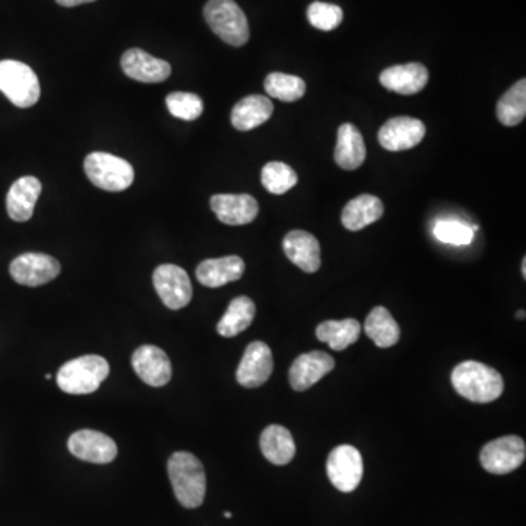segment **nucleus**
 <instances>
[{"instance_id": "f257e3e1", "label": "nucleus", "mask_w": 526, "mask_h": 526, "mask_svg": "<svg viewBox=\"0 0 526 526\" xmlns=\"http://www.w3.org/2000/svg\"><path fill=\"white\" fill-rule=\"evenodd\" d=\"M452 385L462 398L477 404L496 401L505 391V382L497 370L472 360L453 369Z\"/></svg>"}, {"instance_id": "f03ea898", "label": "nucleus", "mask_w": 526, "mask_h": 526, "mask_svg": "<svg viewBox=\"0 0 526 526\" xmlns=\"http://www.w3.org/2000/svg\"><path fill=\"white\" fill-rule=\"evenodd\" d=\"M169 477L174 496L186 509H196L207 494L204 465L189 452H176L169 459Z\"/></svg>"}, {"instance_id": "7ed1b4c3", "label": "nucleus", "mask_w": 526, "mask_h": 526, "mask_svg": "<svg viewBox=\"0 0 526 526\" xmlns=\"http://www.w3.org/2000/svg\"><path fill=\"white\" fill-rule=\"evenodd\" d=\"M110 366L101 356H82L63 364L57 373L60 391L71 395H90L109 377Z\"/></svg>"}, {"instance_id": "20e7f679", "label": "nucleus", "mask_w": 526, "mask_h": 526, "mask_svg": "<svg viewBox=\"0 0 526 526\" xmlns=\"http://www.w3.org/2000/svg\"><path fill=\"white\" fill-rule=\"evenodd\" d=\"M205 21L224 43L245 46L250 38L245 12L234 0H209L204 8Z\"/></svg>"}, {"instance_id": "39448f33", "label": "nucleus", "mask_w": 526, "mask_h": 526, "mask_svg": "<svg viewBox=\"0 0 526 526\" xmlns=\"http://www.w3.org/2000/svg\"><path fill=\"white\" fill-rule=\"evenodd\" d=\"M0 91L19 109L33 107L40 100L41 87L36 72L18 60L0 62Z\"/></svg>"}, {"instance_id": "423d86ee", "label": "nucleus", "mask_w": 526, "mask_h": 526, "mask_svg": "<svg viewBox=\"0 0 526 526\" xmlns=\"http://www.w3.org/2000/svg\"><path fill=\"white\" fill-rule=\"evenodd\" d=\"M84 169L90 182L107 192H123L135 180L132 164L107 152H91L85 158Z\"/></svg>"}, {"instance_id": "0eeeda50", "label": "nucleus", "mask_w": 526, "mask_h": 526, "mask_svg": "<svg viewBox=\"0 0 526 526\" xmlns=\"http://www.w3.org/2000/svg\"><path fill=\"white\" fill-rule=\"evenodd\" d=\"M326 472L335 489L342 493H351L360 486L363 480V456L354 446H338L329 453Z\"/></svg>"}, {"instance_id": "6e6552de", "label": "nucleus", "mask_w": 526, "mask_h": 526, "mask_svg": "<svg viewBox=\"0 0 526 526\" xmlns=\"http://www.w3.org/2000/svg\"><path fill=\"white\" fill-rule=\"evenodd\" d=\"M526 458V445L519 436H505L487 443L480 453L484 470L494 475H505L518 470Z\"/></svg>"}, {"instance_id": "1a4fd4ad", "label": "nucleus", "mask_w": 526, "mask_h": 526, "mask_svg": "<svg viewBox=\"0 0 526 526\" xmlns=\"http://www.w3.org/2000/svg\"><path fill=\"white\" fill-rule=\"evenodd\" d=\"M152 282L164 306L171 310L183 309L192 300V282L188 272L180 266L171 263L158 266L152 275Z\"/></svg>"}, {"instance_id": "9d476101", "label": "nucleus", "mask_w": 526, "mask_h": 526, "mask_svg": "<svg viewBox=\"0 0 526 526\" xmlns=\"http://www.w3.org/2000/svg\"><path fill=\"white\" fill-rule=\"evenodd\" d=\"M60 263L53 256L44 253H24L11 263V277L27 287H40L59 277Z\"/></svg>"}, {"instance_id": "9b49d317", "label": "nucleus", "mask_w": 526, "mask_h": 526, "mask_svg": "<svg viewBox=\"0 0 526 526\" xmlns=\"http://www.w3.org/2000/svg\"><path fill=\"white\" fill-rule=\"evenodd\" d=\"M274 372V357L271 348L262 341H255L247 345L239 369H237V382L243 388H259L268 382Z\"/></svg>"}, {"instance_id": "f8f14e48", "label": "nucleus", "mask_w": 526, "mask_h": 526, "mask_svg": "<svg viewBox=\"0 0 526 526\" xmlns=\"http://www.w3.org/2000/svg\"><path fill=\"white\" fill-rule=\"evenodd\" d=\"M426 136V125L414 117L398 116L380 128L379 144L386 151L399 152L417 147Z\"/></svg>"}, {"instance_id": "ddd939ff", "label": "nucleus", "mask_w": 526, "mask_h": 526, "mask_svg": "<svg viewBox=\"0 0 526 526\" xmlns=\"http://www.w3.org/2000/svg\"><path fill=\"white\" fill-rule=\"evenodd\" d=\"M69 452L91 464H110L116 459L117 445L112 437L95 430H79L69 437Z\"/></svg>"}, {"instance_id": "4468645a", "label": "nucleus", "mask_w": 526, "mask_h": 526, "mask_svg": "<svg viewBox=\"0 0 526 526\" xmlns=\"http://www.w3.org/2000/svg\"><path fill=\"white\" fill-rule=\"evenodd\" d=\"M335 369L334 357L329 356L323 351H310V353L301 354L294 360L290 367L291 388L297 392H304L312 388L313 385L322 380L323 377Z\"/></svg>"}, {"instance_id": "2eb2a0df", "label": "nucleus", "mask_w": 526, "mask_h": 526, "mask_svg": "<svg viewBox=\"0 0 526 526\" xmlns=\"http://www.w3.org/2000/svg\"><path fill=\"white\" fill-rule=\"evenodd\" d=\"M132 367L142 382L161 388L171 380L173 369H171L170 358L161 348L155 345H142L133 353Z\"/></svg>"}, {"instance_id": "dca6fc26", "label": "nucleus", "mask_w": 526, "mask_h": 526, "mask_svg": "<svg viewBox=\"0 0 526 526\" xmlns=\"http://www.w3.org/2000/svg\"><path fill=\"white\" fill-rule=\"evenodd\" d=\"M211 209L218 220L227 226H246L255 221L259 214L258 201L246 193L214 195L211 198Z\"/></svg>"}, {"instance_id": "f3484780", "label": "nucleus", "mask_w": 526, "mask_h": 526, "mask_svg": "<svg viewBox=\"0 0 526 526\" xmlns=\"http://www.w3.org/2000/svg\"><path fill=\"white\" fill-rule=\"evenodd\" d=\"M123 72L133 81L158 84L171 75V66L166 60L157 59L141 49H129L120 60Z\"/></svg>"}, {"instance_id": "a211bd4d", "label": "nucleus", "mask_w": 526, "mask_h": 526, "mask_svg": "<svg viewBox=\"0 0 526 526\" xmlns=\"http://www.w3.org/2000/svg\"><path fill=\"white\" fill-rule=\"evenodd\" d=\"M379 81L392 93L414 95L426 87L429 82V71L421 63H405L385 69L380 74Z\"/></svg>"}, {"instance_id": "6ab92c4d", "label": "nucleus", "mask_w": 526, "mask_h": 526, "mask_svg": "<svg viewBox=\"0 0 526 526\" xmlns=\"http://www.w3.org/2000/svg\"><path fill=\"white\" fill-rule=\"evenodd\" d=\"M285 256L301 271L315 274L322 265L320 259V245L313 234L303 230H293L284 237L282 242Z\"/></svg>"}, {"instance_id": "aec40b11", "label": "nucleus", "mask_w": 526, "mask_h": 526, "mask_svg": "<svg viewBox=\"0 0 526 526\" xmlns=\"http://www.w3.org/2000/svg\"><path fill=\"white\" fill-rule=\"evenodd\" d=\"M41 195V182L34 176L18 179L6 196V209L11 220L25 223L31 220L38 198Z\"/></svg>"}, {"instance_id": "412c9836", "label": "nucleus", "mask_w": 526, "mask_h": 526, "mask_svg": "<svg viewBox=\"0 0 526 526\" xmlns=\"http://www.w3.org/2000/svg\"><path fill=\"white\" fill-rule=\"evenodd\" d=\"M246 265L240 256L207 259L196 268V278L208 288H220L228 282L239 281L245 274Z\"/></svg>"}, {"instance_id": "4be33fe9", "label": "nucleus", "mask_w": 526, "mask_h": 526, "mask_svg": "<svg viewBox=\"0 0 526 526\" xmlns=\"http://www.w3.org/2000/svg\"><path fill=\"white\" fill-rule=\"evenodd\" d=\"M274 114V104L265 95H249L240 100L231 112V123L237 131L247 132L268 122Z\"/></svg>"}, {"instance_id": "5701e85b", "label": "nucleus", "mask_w": 526, "mask_h": 526, "mask_svg": "<svg viewBox=\"0 0 526 526\" xmlns=\"http://www.w3.org/2000/svg\"><path fill=\"white\" fill-rule=\"evenodd\" d=\"M367 150L363 135L351 123H344L338 129L337 147H335V161L341 169L357 170L366 161Z\"/></svg>"}, {"instance_id": "b1692460", "label": "nucleus", "mask_w": 526, "mask_h": 526, "mask_svg": "<svg viewBox=\"0 0 526 526\" xmlns=\"http://www.w3.org/2000/svg\"><path fill=\"white\" fill-rule=\"evenodd\" d=\"M383 204L373 195H360L351 199L342 209V226L350 231H360L375 224L383 217Z\"/></svg>"}, {"instance_id": "393cba45", "label": "nucleus", "mask_w": 526, "mask_h": 526, "mask_svg": "<svg viewBox=\"0 0 526 526\" xmlns=\"http://www.w3.org/2000/svg\"><path fill=\"white\" fill-rule=\"evenodd\" d=\"M261 451L271 464L282 467V465L290 464L296 456V443H294L290 430L278 424H272L262 432Z\"/></svg>"}, {"instance_id": "a878e982", "label": "nucleus", "mask_w": 526, "mask_h": 526, "mask_svg": "<svg viewBox=\"0 0 526 526\" xmlns=\"http://www.w3.org/2000/svg\"><path fill=\"white\" fill-rule=\"evenodd\" d=\"M256 315V306L246 296L236 297L228 306L227 312L217 325V332L224 338H233L245 332Z\"/></svg>"}, {"instance_id": "bb28decb", "label": "nucleus", "mask_w": 526, "mask_h": 526, "mask_svg": "<svg viewBox=\"0 0 526 526\" xmlns=\"http://www.w3.org/2000/svg\"><path fill=\"white\" fill-rule=\"evenodd\" d=\"M361 334V325L356 319L326 320L316 328V337L334 351H344L356 344Z\"/></svg>"}, {"instance_id": "cd10ccee", "label": "nucleus", "mask_w": 526, "mask_h": 526, "mask_svg": "<svg viewBox=\"0 0 526 526\" xmlns=\"http://www.w3.org/2000/svg\"><path fill=\"white\" fill-rule=\"evenodd\" d=\"M364 332L379 348H391L398 344L401 329L386 307L377 306L367 316Z\"/></svg>"}, {"instance_id": "c85d7f7f", "label": "nucleus", "mask_w": 526, "mask_h": 526, "mask_svg": "<svg viewBox=\"0 0 526 526\" xmlns=\"http://www.w3.org/2000/svg\"><path fill=\"white\" fill-rule=\"evenodd\" d=\"M497 119L503 126L521 125L526 116V79L522 78L500 98L496 107Z\"/></svg>"}, {"instance_id": "c756f323", "label": "nucleus", "mask_w": 526, "mask_h": 526, "mask_svg": "<svg viewBox=\"0 0 526 526\" xmlns=\"http://www.w3.org/2000/svg\"><path fill=\"white\" fill-rule=\"evenodd\" d=\"M265 91L269 97L277 98L284 103H294L306 94V82L299 76L272 72L266 76Z\"/></svg>"}, {"instance_id": "7c9ffc66", "label": "nucleus", "mask_w": 526, "mask_h": 526, "mask_svg": "<svg viewBox=\"0 0 526 526\" xmlns=\"http://www.w3.org/2000/svg\"><path fill=\"white\" fill-rule=\"evenodd\" d=\"M261 180L263 188L272 195H284L299 182L296 171L281 161H271L262 169Z\"/></svg>"}, {"instance_id": "2f4dec72", "label": "nucleus", "mask_w": 526, "mask_h": 526, "mask_svg": "<svg viewBox=\"0 0 526 526\" xmlns=\"http://www.w3.org/2000/svg\"><path fill=\"white\" fill-rule=\"evenodd\" d=\"M166 104L171 116L186 122H192L204 113V101L193 93H182V91L171 93L167 95Z\"/></svg>"}, {"instance_id": "473e14b6", "label": "nucleus", "mask_w": 526, "mask_h": 526, "mask_svg": "<svg viewBox=\"0 0 526 526\" xmlns=\"http://www.w3.org/2000/svg\"><path fill=\"white\" fill-rule=\"evenodd\" d=\"M434 237L445 245L468 246L474 240V230L455 220H443L434 226Z\"/></svg>"}, {"instance_id": "72a5a7b5", "label": "nucleus", "mask_w": 526, "mask_h": 526, "mask_svg": "<svg viewBox=\"0 0 526 526\" xmlns=\"http://www.w3.org/2000/svg\"><path fill=\"white\" fill-rule=\"evenodd\" d=\"M307 19L320 31H334L341 25L344 12L338 5L326 2H313L307 8Z\"/></svg>"}, {"instance_id": "f704fd0d", "label": "nucleus", "mask_w": 526, "mask_h": 526, "mask_svg": "<svg viewBox=\"0 0 526 526\" xmlns=\"http://www.w3.org/2000/svg\"><path fill=\"white\" fill-rule=\"evenodd\" d=\"M60 6L65 8H75V6L84 5V3L95 2V0H56Z\"/></svg>"}, {"instance_id": "c9c22d12", "label": "nucleus", "mask_w": 526, "mask_h": 526, "mask_svg": "<svg viewBox=\"0 0 526 526\" xmlns=\"http://www.w3.org/2000/svg\"><path fill=\"white\" fill-rule=\"evenodd\" d=\"M522 275H524V278L526 277V258L522 261Z\"/></svg>"}, {"instance_id": "e433bc0d", "label": "nucleus", "mask_w": 526, "mask_h": 526, "mask_svg": "<svg viewBox=\"0 0 526 526\" xmlns=\"http://www.w3.org/2000/svg\"><path fill=\"white\" fill-rule=\"evenodd\" d=\"M518 319H525V312H518V316H516Z\"/></svg>"}, {"instance_id": "4c0bfd02", "label": "nucleus", "mask_w": 526, "mask_h": 526, "mask_svg": "<svg viewBox=\"0 0 526 526\" xmlns=\"http://www.w3.org/2000/svg\"><path fill=\"white\" fill-rule=\"evenodd\" d=\"M224 516H226L227 519H231V518H233V515H231L230 512H226V513H224Z\"/></svg>"}]
</instances>
